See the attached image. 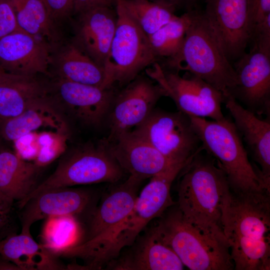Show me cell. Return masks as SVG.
<instances>
[{"label": "cell", "mask_w": 270, "mask_h": 270, "mask_svg": "<svg viewBox=\"0 0 270 270\" xmlns=\"http://www.w3.org/2000/svg\"><path fill=\"white\" fill-rule=\"evenodd\" d=\"M202 150V146L178 175L176 205L190 222L228 241L222 218L231 190L223 170Z\"/></svg>", "instance_id": "6da1fadb"}, {"label": "cell", "mask_w": 270, "mask_h": 270, "mask_svg": "<svg viewBox=\"0 0 270 270\" xmlns=\"http://www.w3.org/2000/svg\"><path fill=\"white\" fill-rule=\"evenodd\" d=\"M191 10V20L180 52L168 59L169 70L188 71L230 94L236 82L235 70L203 12Z\"/></svg>", "instance_id": "7a4b0ae2"}, {"label": "cell", "mask_w": 270, "mask_h": 270, "mask_svg": "<svg viewBox=\"0 0 270 270\" xmlns=\"http://www.w3.org/2000/svg\"><path fill=\"white\" fill-rule=\"evenodd\" d=\"M190 117L202 149L214 158L223 170L232 192L270 190V184L266 182L260 170L250 162L232 122L226 118L214 120Z\"/></svg>", "instance_id": "3957f363"}, {"label": "cell", "mask_w": 270, "mask_h": 270, "mask_svg": "<svg viewBox=\"0 0 270 270\" xmlns=\"http://www.w3.org/2000/svg\"><path fill=\"white\" fill-rule=\"evenodd\" d=\"M154 228L190 270L234 269L228 241L190 222L176 203L159 217Z\"/></svg>", "instance_id": "277c9868"}, {"label": "cell", "mask_w": 270, "mask_h": 270, "mask_svg": "<svg viewBox=\"0 0 270 270\" xmlns=\"http://www.w3.org/2000/svg\"><path fill=\"white\" fill-rule=\"evenodd\" d=\"M142 180L130 176L102 196L90 214L82 242L62 255L84 260L86 269H99L102 258L132 210Z\"/></svg>", "instance_id": "5b68a950"}, {"label": "cell", "mask_w": 270, "mask_h": 270, "mask_svg": "<svg viewBox=\"0 0 270 270\" xmlns=\"http://www.w3.org/2000/svg\"><path fill=\"white\" fill-rule=\"evenodd\" d=\"M111 154L108 142L88 143L65 152L54 171L22 202L21 208L30 199L50 190L76 185L100 182L114 184L124 174Z\"/></svg>", "instance_id": "8992f818"}, {"label": "cell", "mask_w": 270, "mask_h": 270, "mask_svg": "<svg viewBox=\"0 0 270 270\" xmlns=\"http://www.w3.org/2000/svg\"><path fill=\"white\" fill-rule=\"evenodd\" d=\"M116 32L104 68L105 87L128 84L148 66L156 62L148 36L128 12L122 0H116Z\"/></svg>", "instance_id": "52a82bcc"}, {"label": "cell", "mask_w": 270, "mask_h": 270, "mask_svg": "<svg viewBox=\"0 0 270 270\" xmlns=\"http://www.w3.org/2000/svg\"><path fill=\"white\" fill-rule=\"evenodd\" d=\"M188 162L172 164L150 178L138 196L132 210L104 254L102 266L117 258L123 248L131 246L151 220L160 216L176 204L170 196L171 186Z\"/></svg>", "instance_id": "ba28073f"}, {"label": "cell", "mask_w": 270, "mask_h": 270, "mask_svg": "<svg viewBox=\"0 0 270 270\" xmlns=\"http://www.w3.org/2000/svg\"><path fill=\"white\" fill-rule=\"evenodd\" d=\"M131 131L148 141L172 164L188 162L202 148L190 117L180 111L154 108L142 124Z\"/></svg>", "instance_id": "9c48e42d"}, {"label": "cell", "mask_w": 270, "mask_h": 270, "mask_svg": "<svg viewBox=\"0 0 270 270\" xmlns=\"http://www.w3.org/2000/svg\"><path fill=\"white\" fill-rule=\"evenodd\" d=\"M146 72L165 96L173 100L178 111L189 116L214 120L225 118L222 110L223 94L200 78L188 72L182 76L178 72L164 69L156 62Z\"/></svg>", "instance_id": "30bf717a"}, {"label": "cell", "mask_w": 270, "mask_h": 270, "mask_svg": "<svg viewBox=\"0 0 270 270\" xmlns=\"http://www.w3.org/2000/svg\"><path fill=\"white\" fill-rule=\"evenodd\" d=\"M47 84V95L62 114H66L81 124L100 126L108 114L115 96L111 88L72 82L54 78Z\"/></svg>", "instance_id": "8fae6325"}, {"label": "cell", "mask_w": 270, "mask_h": 270, "mask_svg": "<svg viewBox=\"0 0 270 270\" xmlns=\"http://www.w3.org/2000/svg\"><path fill=\"white\" fill-rule=\"evenodd\" d=\"M222 222L226 238L270 240V190L231 191L223 206Z\"/></svg>", "instance_id": "7c38bea8"}, {"label": "cell", "mask_w": 270, "mask_h": 270, "mask_svg": "<svg viewBox=\"0 0 270 270\" xmlns=\"http://www.w3.org/2000/svg\"><path fill=\"white\" fill-rule=\"evenodd\" d=\"M162 96L164 92L158 84L144 76H137L114 96L108 113L110 134L106 140L142 124Z\"/></svg>", "instance_id": "4fadbf2b"}, {"label": "cell", "mask_w": 270, "mask_h": 270, "mask_svg": "<svg viewBox=\"0 0 270 270\" xmlns=\"http://www.w3.org/2000/svg\"><path fill=\"white\" fill-rule=\"evenodd\" d=\"M233 66L236 82L230 95L256 114L269 116L270 54L252 46Z\"/></svg>", "instance_id": "5bb4252c"}, {"label": "cell", "mask_w": 270, "mask_h": 270, "mask_svg": "<svg viewBox=\"0 0 270 270\" xmlns=\"http://www.w3.org/2000/svg\"><path fill=\"white\" fill-rule=\"evenodd\" d=\"M95 192L90 189L64 187L40 193L28 200L19 208L18 217L22 233L30 234L35 222L54 216H77L92 211L96 200Z\"/></svg>", "instance_id": "9a60e30c"}, {"label": "cell", "mask_w": 270, "mask_h": 270, "mask_svg": "<svg viewBox=\"0 0 270 270\" xmlns=\"http://www.w3.org/2000/svg\"><path fill=\"white\" fill-rule=\"evenodd\" d=\"M231 62L250 42L247 0H206L203 12Z\"/></svg>", "instance_id": "2e32d148"}, {"label": "cell", "mask_w": 270, "mask_h": 270, "mask_svg": "<svg viewBox=\"0 0 270 270\" xmlns=\"http://www.w3.org/2000/svg\"><path fill=\"white\" fill-rule=\"evenodd\" d=\"M53 48L44 40L20 30L0 38V68L12 74H50Z\"/></svg>", "instance_id": "e0dca14e"}, {"label": "cell", "mask_w": 270, "mask_h": 270, "mask_svg": "<svg viewBox=\"0 0 270 270\" xmlns=\"http://www.w3.org/2000/svg\"><path fill=\"white\" fill-rule=\"evenodd\" d=\"M106 140L111 154L124 172L142 180L151 178L174 164L148 141L132 131Z\"/></svg>", "instance_id": "ac0fdd59"}, {"label": "cell", "mask_w": 270, "mask_h": 270, "mask_svg": "<svg viewBox=\"0 0 270 270\" xmlns=\"http://www.w3.org/2000/svg\"><path fill=\"white\" fill-rule=\"evenodd\" d=\"M126 252L108 264L116 270H182L184 266L154 228L138 236Z\"/></svg>", "instance_id": "d6986e66"}, {"label": "cell", "mask_w": 270, "mask_h": 270, "mask_svg": "<svg viewBox=\"0 0 270 270\" xmlns=\"http://www.w3.org/2000/svg\"><path fill=\"white\" fill-rule=\"evenodd\" d=\"M78 14L74 42L104 68L116 32V8L97 6Z\"/></svg>", "instance_id": "ffe728a7"}, {"label": "cell", "mask_w": 270, "mask_h": 270, "mask_svg": "<svg viewBox=\"0 0 270 270\" xmlns=\"http://www.w3.org/2000/svg\"><path fill=\"white\" fill-rule=\"evenodd\" d=\"M234 119V124L259 164L266 182L270 184V122L260 119L230 94L224 102Z\"/></svg>", "instance_id": "44dd1931"}, {"label": "cell", "mask_w": 270, "mask_h": 270, "mask_svg": "<svg viewBox=\"0 0 270 270\" xmlns=\"http://www.w3.org/2000/svg\"><path fill=\"white\" fill-rule=\"evenodd\" d=\"M47 94V85L36 76H0V120L16 116Z\"/></svg>", "instance_id": "7402d4cb"}, {"label": "cell", "mask_w": 270, "mask_h": 270, "mask_svg": "<svg viewBox=\"0 0 270 270\" xmlns=\"http://www.w3.org/2000/svg\"><path fill=\"white\" fill-rule=\"evenodd\" d=\"M64 119L46 94L20 114L0 120V136L4 141L15 142L47 126L57 128L61 132L68 134L66 122H56V120Z\"/></svg>", "instance_id": "603a6c76"}, {"label": "cell", "mask_w": 270, "mask_h": 270, "mask_svg": "<svg viewBox=\"0 0 270 270\" xmlns=\"http://www.w3.org/2000/svg\"><path fill=\"white\" fill-rule=\"evenodd\" d=\"M41 168L4 148L0 152V192L16 204L22 202L38 186Z\"/></svg>", "instance_id": "cb8c5ba5"}, {"label": "cell", "mask_w": 270, "mask_h": 270, "mask_svg": "<svg viewBox=\"0 0 270 270\" xmlns=\"http://www.w3.org/2000/svg\"><path fill=\"white\" fill-rule=\"evenodd\" d=\"M52 64L56 78L106 88L104 68L74 42L66 45L52 57Z\"/></svg>", "instance_id": "d4e9b609"}, {"label": "cell", "mask_w": 270, "mask_h": 270, "mask_svg": "<svg viewBox=\"0 0 270 270\" xmlns=\"http://www.w3.org/2000/svg\"><path fill=\"white\" fill-rule=\"evenodd\" d=\"M0 257L14 264L19 270H58L64 268L58 262L56 256L33 239L31 234L20 232L0 240Z\"/></svg>", "instance_id": "484cf974"}, {"label": "cell", "mask_w": 270, "mask_h": 270, "mask_svg": "<svg viewBox=\"0 0 270 270\" xmlns=\"http://www.w3.org/2000/svg\"><path fill=\"white\" fill-rule=\"evenodd\" d=\"M19 30L40 38L53 48L61 38L57 22L42 0H10Z\"/></svg>", "instance_id": "4316f807"}, {"label": "cell", "mask_w": 270, "mask_h": 270, "mask_svg": "<svg viewBox=\"0 0 270 270\" xmlns=\"http://www.w3.org/2000/svg\"><path fill=\"white\" fill-rule=\"evenodd\" d=\"M40 238L41 244L56 257L80 244L83 232L77 218L60 215L46 218Z\"/></svg>", "instance_id": "83f0119b"}, {"label": "cell", "mask_w": 270, "mask_h": 270, "mask_svg": "<svg viewBox=\"0 0 270 270\" xmlns=\"http://www.w3.org/2000/svg\"><path fill=\"white\" fill-rule=\"evenodd\" d=\"M236 270H269L270 240L240 236L226 238Z\"/></svg>", "instance_id": "f1b7e54d"}, {"label": "cell", "mask_w": 270, "mask_h": 270, "mask_svg": "<svg viewBox=\"0 0 270 270\" xmlns=\"http://www.w3.org/2000/svg\"><path fill=\"white\" fill-rule=\"evenodd\" d=\"M124 6L144 32L149 36L174 19L176 8L150 0H122Z\"/></svg>", "instance_id": "f546056e"}, {"label": "cell", "mask_w": 270, "mask_h": 270, "mask_svg": "<svg viewBox=\"0 0 270 270\" xmlns=\"http://www.w3.org/2000/svg\"><path fill=\"white\" fill-rule=\"evenodd\" d=\"M191 20V10L166 24L148 36L150 44L156 58L175 57L180 52L186 30Z\"/></svg>", "instance_id": "4dcf8cb0"}, {"label": "cell", "mask_w": 270, "mask_h": 270, "mask_svg": "<svg viewBox=\"0 0 270 270\" xmlns=\"http://www.w3.org/2000/svg\"><path fill=\"white\" fill-rule=\"evenodd\" d=\"M14 201L0 192V241L17 234Z\"/></svg>", "instance_id": "1f68e13d"}, {"label": "cell", "mask_w": 270, "mask_h": 270, "mask_svg": "<svg viewBox=\"0 0 270 270\" xmlns=\"http://www.w3.org/2000/svg\"><path fill=\"white\" fill-rule=\"evenodd\" d=\"M250 42H252V46L270 54V14L255 26L250 34Z\"/></svg>", "instance_id": "d6a6232c"}, {"label": "cell", "mask_w": 270, "mask_h": 270, "mask_svg": "<svg viewBox=\"0 0 270 270\" xmlns=\"http://www.w3.org/2000/svg\"><path fill=\"white\" fill-rule=\"evenodd\" d=\"M247 4L248 28L250 37L255 26L270 14V0H247Z\"/></svg>", "instance_id": "836d02e7"}, {"label": "cell", "mask_w": 270, "mask_h": 270, "mask_svg": "<svg viewBox=\"0 0 270 270\" xmlns=\"http://www.w3.org/2000/svg\"><path fill=\"white\" fill-rule=\"evenodd\" d=\"M19 30L10 0H0V38Z\"/></svg>", "instance_id": "e575fe53"}, {"label": "cell", "mask_w": 270, "mask_h": 270, "mask_svg": "<svg viewBox=\"0 0 270 270\" xmlns=\"http://www.w3.org/2000/svg\"><path fill=\"white\" fill-rule=\"evenodd\" d=\"M51 18L56 22L74 12V0H42Z\"/></svg>", "instance_id": "d590c367"}, {"label": "cell", "mask_w": 270, "mask_h": 270, "mask_svg": "<svg viewBox=\"0 0 270 270\" xmlns=\"http://www.w3.org/2000/svg\"><path fill=\"white\" fill-rule=\"evenodd\" d=\"M116 0H74L73 12L78 14L88 9L97 6L112 8Z\"/></svg>", "instance_id": "8d00e7d4"}, {"label": "cell", "mask_w": 270, "mask_h": 270, "mask_svg": "<svg viewBox=\"0 0 270 270\" xmlns=\"http://www.w3.org/2000/svg\"><path fill=\"white\" fill-rule=\"evenodd\" d=\"M152 1H157V2H164L167 4H168L172 6H174L175 8L177 6H189L192 4L196 0H150Z\"/></svg>", "instance_id": "74e56055"}, {"label": "cell", "mask_w": 270, "mask_h": 270, "mask_svg": "<svg viewBox=\"0 0 270 270\" xmlns=\"http://www.w3.org/2000/svg\"><path fill=\"white\" fill-rule=\"evenodd\" d=\"M4 141V140L0 136V152L6 148L3 144Z\"/></svg>", "instance_id": "f35d334b"}, {"label": "cell", "mask_w": 270, "mask_h": 270, "mask_svg": "<svg viewBox=\"0 0 270 270\" xmlns=\"http://www.w3.org/2000/svg\"><path fill=\"white\" fill-rule=\"evenodd\" d=\"M4 70H2V68H0V76L1 74L2 73V72H3Z\"/></svg>", "instance_id": "ab89813d"}]
</instances>
